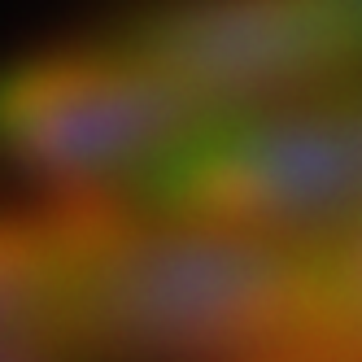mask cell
I'll return each mask as SVG.
<instances>
[{"instance_id": "cell-1", "label": "cell", "mask_w": 362, "mask_h": 362, "mask_svg": "<svg viewBox=\"0 0 362 362\" xmlns=\"http://www.w3.org/2000/svg\"><path fill=\"white\" fill-rule=\"evenodd\" d=\"M44 210L79 349L327 358L315 240L158 214L122 188Z\"/></svg>"}, {"instance_id": "cell-2", "label": "cell", "mask_w": 362, "mask_h": 362, "mask_svg": "<svg viewBox=\"0 0 362 362\" xmlns=\"http://www.w3.org/2000/svg\"><path fill=\"white\" fill-rule=\"evenodd\" d=\"M122 192L158 214L315 240L362 210V79L201 114Z\"/></svg>"}, {"instance_id": "cell-3", "label": "cell", "mask_w": 362, "mask_h": 362, "mask_svg": "<svg viewBox=\"0 0 362 362\" xmlns=\"http://www.w3.org/2000/svg\"><path fill=\"white\" fill-rule=\"evenodd\" d=\"M197 118L192 100L118 35L0 70V158L57 192L132 188Z\"/></svg>"}, {"instance_id": "cell-4", "label": "cell", "mask_w": 362, "mask_h": 362, "mask_svg": "<svg viewBox=\"0 0 362 362\" xmlns=\"http://www.w3.org/2000/svg\"><path fill=\"white\" fill-rule=\"evenodd\" d=\"M114 35L201 114L362 79V35L336 0H162Z\"/></svg>"}, {"instance_id": "cell-5", "label": "cell", "mask_w": 362, "mask_h": 362, "mask_svg": "<svg viewBox=\"0 0 362 362\" xmlns=\"http://www.w3.org/2000/svg\"><path fill=\"white\" fill-rule=\"evenodd\" d=\"M70 349L79 341L48 210L0 214V358H53Z\"/></svg>"}, {"instance_id": "cell-6", "label": "cell", "mask_w": 362, "mask_h": 362, "mask_svg": "<svg viewBox=\"0 0 362 362\" xmlns=\"http://www.w3.org/2000/svg\"><path fill=\"white\" fill-rule=\"evenodd\" d=\"M327 358H362V210L315 236Z\"/></svg>"}, {"instance_id": "cell-7", "label": "cell", "mask_w": 362, "mask_h": 362, "mask_svg": "<svg viewBox=\"0 0 362 362\" xmlns=\"http://www.w3.org/2000/svg\"><path fill=\"white\" fill-rule=\"evenodd\" d=\"M336 5H341V13L354 22V31L362 35V0H336Z\"/></svg>"}]
</instances>
